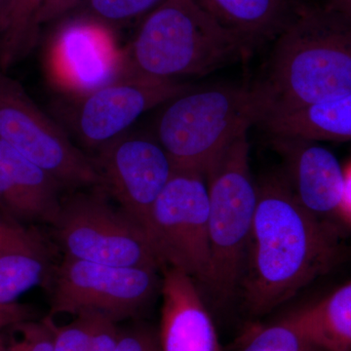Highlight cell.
Returning a JSON list of instances; mask_svg holds the SVG:
<instances>
[{"mask_svg":"<svg viewBox=\"0 0 351 351\" xmlns=\"http://www.w3.org/2000/svg\"><path fill=\"white\" fill-rule=\"evenodd\" d=\"M7 345L5 343V339H4L3 335L1 334V330H0V351H6Z\"/></svg>","mask_w":351,"mask_h":351,"instance_id":"obj_34","label":"cell"},{"mask_svg":"<svg viewBox=\"0 0 351 351\" xmlns=\"http://www.w3.org/2000/svg\"><path fill=\"white\" fill-rule=\"evenodd\" d=\"M103 189L145 230L154 203L176 167L156 137L120 136L98 149Z\"/></svg>","mask_w":351,"mask_h":351,"instance_id":"obj_12","label":"cell"},{"mask_svg":"<svg viewBox=\"0 0 351 351\" xmlns=\"http://www.w3.org/2000/svg\"><path fill=\"white\" fill-rule=\"evenodd\" d=\"M156 267H117L64 257L47 280L51 317L94 313L119 321L151 304L161 279Z\"/></svg>","mask_w":351,"mask_h":351,"instance_id":"obj_9","label":"cell"},{"mask_svg":"<svg viewBox=\"0 0 351 351\" xmlns=\"http://www.w3.org/2000/svg\"><path fill=\"white\" fill-rule=\"evenodd\" d=\"M117 351H161L158 335L145 325L121 329Z\"/></svg>","mask_w":351,"mask_h":351,"instance_id":"obj_26","label":"cell"},{"mask_svg":"<svg viewBox=\"0 0 351 351\" xmlns=\"http://www.w3.org/2000/svg\"><path fill=\"white\" fill-rule=\"evenodd\" d=\"M145 232L162 269L182 270L207 285L211 250L206 177L176 168L152 207Z\"/></svg>","mask_w":351,"mask_h":351,"instance_id":"obj_8","label":"cell"},{"mask_svg":"<svg viewBox=\"0 0 351 351\" xmlns=\"http://www.w3.org/2000/svg\"><path fill=\"white\" fill-rule=\"evenodd\" d=\"M322 5L351 19V0H318Z\"/></svg>","mask_w":351,"mask_h":351,"instance_id":"obj_31","label":"cell"},{"mask_svg":"<svg viewBox=\"0 0 351 351\" xmlns=\"http://www.w3.org/2000/svg\"><path fill=\"white\" fill-rule=\"evenodd\" d=\"M120 330L117 321L101 313H94L89 351H117Z\"/></svg>","mask_w":351,"mask_h":351,"instance_id":"obj_27","label":"cell"},{"mask_svg":"<svg viewBox=\"0 0 351 351\" xmlns=\"http://www.w3.org/2000/svg\"><path fill=\"white\" fill-rule=\"evenodd\" d=\"M164 0H83L80 15L110 25L145 17ZM76 7V8H77Z\"/></svg>","mask_w":351,"mask_h":351,"instance_id":"obj_21","label":"cell"},{"mask_svg":"<svg viewBox=\"0 0 351 351\" xmlns=\"http://www.w3.org/2000/svg\"><path fill=\"white\" fill-rule=\"evenodd\" d=\"M64 189L52 175L0 141L2 216L23 226H52L61 210Z\"/></svg>","mask_w":351,"mask_h":351,"instance_id":"obj_14","label":"cell"},{"mask_svg":"<svg viewBox=\"0 0 351 351\" xmlns=\"http://www.w3.org/2000/svg\"><path fill=\"white\" fill-rule=\"evenodd\" d=\"M338 234L331 221L307 212L286 182L258 186L241 280L251 313H269L329 271L341 253Z\"/></svg>","mask_w":351,"mask_h":351,"instance_id":"obj_1","label":"cell"},{"mask_svg":"<svg viewBox=\"0 0 351 351\" xmlns=\"http://www.w3.org/2000/svg\"><path fill=\"white\" fill-rule=\"evenodd\" d=\"M52 269L49 253L15 251L0 254V306L16 304L25 292L47 282Z\"/></svg>","mask_w":351,"mask_h":351,"instance_id":"obj_19","label":"cell"},{"mask_svg":"<svg viewBox=\"0 0 351 351\" xmlns=\"http://www.w3.org/2000/svg\"><path fill=\"white\" fill-rule=\"evenodd\" d=\"M162 272L161 351H221L213 320L195 281L173 267H164Z\"/></svg>","mask_w":351,"mask_h":351,"instance_id":"obj_15","label":"cell"},{"mask_svg":"<svg viewBox=\"0 0 351 351\" xmlns=\"http://www.w3.org/2000/svg\"><path fill=\"white\" fill-rule=\"evenodd\" d=\"M289 318L307 345L323 351H351V281Z\"/></svg>","mask_w":351,"mask_h":351,"instance_id":"obj_18","label":"cell"},{"mask_svg":"<svg viewBox=\"0 0 351 351\" xmlns=\"http://www.w3.org/2000/svg\"><path fill=\"white\" fill-rule=\"evenodd\" d=\"M125 50V73L177 80L209 75L251 49L198 0H164L145 16Z\"/></svg>","mask_w":351,"mask_h":351,"instance_id":"obj_3","label":"cell"},{"mask_svg":"<svg viewBox=\"0 0 351 351\" xmlns=\"http://www.w3.org/2000/svg\"><path fill=\"white\" fill-rule=\"evenodd\" d=\"M15 251L49 253L36 230L18 225L0 214V254Z\"/></svg>","mask_w":351,"mask_h":351,"instance_id":"obj_24","label":"cell"},{"mask_svg":"<svg viewBox=\"0 0 351 351\" xmlns=\"http://www.w3.org/2000/svg\"><path fill=\"white\" fill-rule=\"evenodd\" d=\"M17 0H0V38L5 31L7 23Z\"/></svg>","mask_w":351,"mask_h":351,"instance_id":"obj_32","label":"cell"},{"mask_svg":"<svg viewBox=\"0 0 351 351\" xmlns=\"http://www.w3.org/2000/svg\"><path fill=\"white\" fill-rule=\"evenodd\" d=\"M261 124L271 135L315 142H351V93L304 107L270 113Z\"/></svg>","mask_w":351,"mask_h":351,"instance_id":"obj_17","label":"cell"},{"mask_svg":"<svg viewBox=\"0 0 351 351\" xmlns=\"http://www.w3.org/2000/svg\"><path fill=\"white\" fill-rule=\"evenodd\" d=\"M308 346L290 318L263 328L242 351H306Z\"/></svg>","mask_w":351,"mask_h":351,"instance_id":"obj_22","label":"cell"},{"mask_svg":"<svg viewBox=\"0 0 351 351\" xmlns=\"http://www.w3.org/2000/svg\"><path fill=\"white\" fill-rule=\"evenodd\" d=\"M248 132L234 138L206 174L211 250L207 285L221 297L241 283L258 205Z\"/></svg>","mask_w":351,"mask_h":351,"instance_id":"obj_5","label":"cell"},{"mask_svg":"<svg viewBox=\"0 0 351 351\" xmlns=\"http://www.w3.org/2000/svg\"><path fill=\"white\" fill-rule=\"evenodd\" d=\"M345 184H343V200L339 209V219L351 226V162L343 168Z\"/></svg>","mask_w":351,"mask_h":351,"instance_id":"obj_30","label":"cell"},{"mask_svg":"<svg viewBox=\"0 0 351 351\" xmlns=\"http://www.w3.org/2000/svg\"><path fill=\"white\" fill-rule=\"evenodd\" d=\"M45 0H17L0 38V69L7 71L38 44L39 15Z\"/></svg>","mask_w":351,"mask_h":351,"instance_id":"obj_20","label":"cell"},{"mask_svg":"<svg viewBox=\"0 0 351 351\" xmlns=\"http://www.w3.org/2000/svg\"><path fill=\"white\" fill-rule=\"evenodd\" d=\"M191 89L178 80L125 73L91 93L73 98L66 119L83 145L99 149L124 135L144 113Z\"/></svg>","mask_w":351,"mask_h":351,"instance_id":"obj_11","label":"cell"},{"mask_svg":"<svg viewBox=\"0 0 351 351\" xmlns=\"http://www.w3.org/2000/svg\"><path fill=\"white\" fill-rule=\"evenodd\" d=\"M44 69L51 84L80 98L125 73L126 50L117 43L110 25L78 15L51 36Z\"/></svg>","mask_w":351,"mask_h":351,"instance_id":"obj_10","label":"cell"},{"mask_svg":"<svg viewBox=\"0 0 351 351\" xmlns=\"http://www.w3.org/2000/svg\"><path fill=\"white\" fill-rule=\"evenodd\" d=\"M6 351H27L25 341L22 339L20 341H14L10 345L7 346Z\"/></svg>","mask_w":351,"mask_h":351,"instance_id":"obj_33","label":"cell"},{"mask_svg":"<svg viewBox=\"0 0 351 351\" xmlns=\"http://www.w3.org/2000/svg\"><path fill=\"white\" fill-rule=\"evenodd\" d=\"M272 144L285 161L295 197L316 218H339L345 171L336 156L313 140L272 135Z\"/></svg>","mask_w":351,"mask_h":351,"instance_id":"obj_13","label":"cell"},{"mask_svg":"<svg viewBox=\"0 0 351 351\" xmlns=\"http://www.w3.org/2000/svg\"><path fill=\"white\" fill-rule=\"evenodd\" d=\"M50 317L55 351H89L94 313L78 314L69 324L58 326Z\"/></svg>","mask_w":351,"mask_h":351,"instance_id":"obj_23","label":"cell"},{"mask_svg":"<svg viewBox=\"0 0 351 351\" xmlns=\"http://www.w3.org/2000/svg\"><path fill=\"white\" fill-rule=\"evenodd\" d=\"M52 228L64 257L162 270L144 228L113 206L104 189L64 197Z\"/></svg>","mask_w":351,"mask_h":351,"instance_id":"obj_6","label":"cell"},{"mask_svg":"<svg viewBox=\"0 0 351 351\" xmlns=\"http://www.w3.org/2000/svg\"><path fill=\"white\" fill-rule=\"evenodd\" d=\"M258 119L253 87L191 89L168 101L154 137L177 169L197 171L206 177L226 147Z\"/></svg>","mask_w":351,"mask_h":351,"instance_id":"obj_4","label":"cell"},{"mask_svg":"<svg viewBox=\"0 0 351 351\" xmlns=\"http://www.w3.org/2000/svg\"><path fill=\"white\" fill-rule=\"evenodd\" d=\"M12 327L20 332L27 351H55L49 316L40 322L25 320Z\"/></svg>","mask_w":351,"mask_h":351,"instance_id":"obj_25","label":"cell"},{"mask_svg":"<svg viewBox=\"0 0 351 351\" xmlns=\"http://www.w3.org/2000/svg\"><path fill=\"white\" fill-rule=\"evenodd\" d=\"M0 141L66 189L101 188L94 157L80 151L17 80L0 69Z\"/></svg>","mask_w":351,"mask_h":351,"instance_id":"obj_7","label":"cell"},{"mask_svg":"<svg viewBox=\"0 0 351 351\" xmlns=\"http://www.w3.org/2000/svg\"><path fill=\"white\" fill-rule=\"evenodd\" d=\"M219 24L254 46L274 40L306 0H198Z\"/></svg>","mask_w":351,"mask_h":351,"instance_id":"obj_16","label":"cell"},{"mask_svg":"<svg viewBox=\"0 0 351 351\" xmlns=\"http://www.w3.org/2000/svg\"><path fill=\"white\" fill-rule=\"evenodd\" d=\"M83 0H45L39 15L40 25L61 19L64 15L75 10Z\"/></svg>","mask_w":351,"mask_h":351,"instance_id":"obj_28","label":"cell"},{"mask_svg":"<svg viewBox=\"0 0 351 351\" xmlns=\"http://www.w3.org/2000/svg\"><path fill=\"white\" fill-rule=\"evenodd\" d=\"M29 313L27 307L21 306L17 302L0 306V330L29 320Z\"/></svg>","mask_w":351,"mask_h":351,"instance_id":"obj_29","label":"cell"},{"mask_svg":"<svg viewBox=\"0 0 351 351\" xmlns=\"http://www.w3.org/2000/svg\"><path fill=\"white\" fill-rule=\"evenodd\" d=\"M253 90L258 121L350 94L351 19L306 0L274 39L265 76Z\"/></svg>","mask_w":351,"mask_h":351,"instance_id":"obj_2","label":"cell"}]
</instances>
